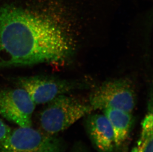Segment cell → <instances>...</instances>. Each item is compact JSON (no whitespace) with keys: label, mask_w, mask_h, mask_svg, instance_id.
Here are the masks:
<instances>
[{"label":"cell","mask_w":153,"mask_h":152,"mask_svg":"<svg viewBox=\"0 0 153 152\" xmlns=\"http://www.w3.org/2000/svg\"><path fill=\"white\" fill-rule=\"evenodd\" d=\"M152 104L141 122L140 136L130 152H153V118Z\"/></svg>","instance_id":"9c48e42d"},{"label":"cell","mask_w":153,"mask_h":152,"mask_svg":"<svg viewBox=\"0 0 153 152\" xmlns=\"http://www.w3.org/2000/svg\"><path fill=\"white\" fill-rule=\"evenodd\" d=\"M66 145L56 135L31 127L12 130L0 141V152H65Z\"/></svg>","instance_id":"3957f363"},{"label":"cell","mask_w":153,"mask_h":152,"mask_svg":"<svg viewBox=\"0 0 153 152\" xmlns=\"http://www.w3.org/2000/svg\"><path fill=\"white\" fill-rule=\"evenodd\" d=\"M89 104L93 111L113 108L132 113L136 106V93L128 80H109L91 93Z\"/></svg>","instance_id":"277c9868"},{"label":"cell","mask_w":153,"mask_h":152,"mask_svg":"<svg viewBox=\"0 0 153 152\" xmlns=\"http://www.w3.org/2000/svg\"><path fill=\"white\" fill-rule=\"evenodd\" d=\"M47 104L40 115L39 124L41 131L51 135L64 131L93 111L89 103L65 94Z\"/></svg>","instance_id":"7a4b0ae2"},{"label":"cell","mask_w":153,"mask_h":152,"mask_svg":"<svg viewBox=\"0 0 153 152\" xmlns=\"http://www.w3.org/2000/svg\"><path fill=\"white\" fill-rule=\"evenodd\" d=\"M85 128L92 143L98 152H115L114 132L104 114H88Z\"/></svg>","instance_id":"52a82bcc"},{"label":"cell","mask_w":153,"mask_h":152,"mask_svg":"<svg viewBox=\"0 0 153 152\" xmlns=\"http://www.w3.org/2000/svg\"><path fill=\"white\" fill-rule=\"evenodd\" d=\"M35 106L27 92L22 88L0 91V116L19 127L32 126Z\"/></svg>","instance_id":"5b68a950"},{"label":"cell","mask_w":153,"mask_h":152,"mask_svg":"<svg viewBox=\"0 0 153 152\" xmlns=\"http://www.w3.org/2000/svg\"><path fill=\"white\" fill-rule=\"evenodd\" d=\"M12 130L11 128L5 123L0 116V141L7 137L10 134Z\"/></svg>","instance_id":"30bf717a"},{"label":"cell","mask_w":153,"mask_h":152,"mask_svg":"<svg viewBox=\"0 0 153 152\" xmlns=\"http://www.w3.org/2000/svg\"><path fill=\"white\" fill-rule=\"evenodd\" d=\"M111 124L114 135L115 152H128L134 120L131 113L120 109L103 110Z\"/></svg>","instance_id":"ba28073f"},{"label":"cell","mask_w":153,"mask_h":152,"mask_svg":"<svg viewBox=\"0 0 153 152\" xmlns=\"http://www.w3.org/2000/svg\"><path fill=\"white\" fill-rule=\"evenodd\" d=\"M17 83L27 92L36 105L48 103L56 96L75 88L74 84L65 80L42 76L19 77Z\"/></svg>","instance_id":"8992f818"},{"label":"cell","mask_w":153,"mask_h":152,"mask_svg":"<svg viewBox=\"0 0 153 152\" xmlns=\"http://www.w3.org/2000/svg\"><path fill=\"white\" fill-rule=\"evenodd\" d=\"M71 49L65 32L50 19L15 6L0 7V67L59 62Z\"/></svg>","instance_id":"6da1fadb"}]
</instances>
